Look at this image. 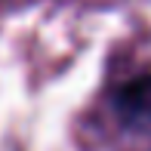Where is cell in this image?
Listing matches in <instances>:
<instances>
[{
	"instance_id": "6da1fadb",
	"label": "cell",
	"mask_w": 151,
	"mask_h": 151,
	"mask_svg": "<svg viewBox=\"0 0 151 151\" xmlns=\"http://www.w3.org/2000/svg\"><path fill=\"white\" fill-rule=\"evenodd\" d=\"M114 111L133 129H151V71L129 77L114 93Z\"/></svg>"
}]
</instances>
